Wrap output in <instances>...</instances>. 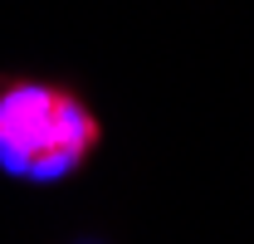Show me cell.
<instances>
[{"mask_svg":"<svg viewBox=\"0 0 254 244\" xmlns=\"http://www.w3.org/2000/svg\"><path fill=\"white\" fill-rule=\"evenodd\" d=\"M98 147V118L83 98L39 78L0 83V166L20 181H64Z\"/></svg>","mask_w":254,"mask_h":244,"instance_id":"1","label":"cell"}]
</instances>
